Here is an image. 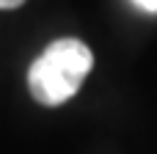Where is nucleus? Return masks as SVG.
<instances>
[{
  "instance_id": "1",
  "label": "nucleus",
  "mask_w": 157,
  "mask_h": 154,
  "mask_svg": "<svg viewBox=\"0 0 157 154\" xmlns=\"http://www.w3.org/2000/svg\"><path fill=\"white\" fill-rule=\"evenodd\" d=\"M91 66H94V55L83 41L58 39L33 61L28 72V88L39 105L47 107L63 105L80 91Z\"/></svg>"
},
{
  "instance_id": "2",
  "label": "nucleus",
  "mask_w": 157,
  "mask_h": 154,
  "mask_svg": "<svg viewBox=\"0 0 157 154\" xmlns=\"http://www.w3.org/2000/svg\"><path fill=\"white\" fill-rule=\"evenodd\" d=\"M132 3H135V6H141L144 11H152V14L157 11V0H132Z\"/></svg>"
},
{
  "instance_id": "3",
  "label": "nucleus",
  "mask_w": 157,
  "mask_h": 154,
  "mask_svg": "<svg viewBox=\"0 0 157 154\" xmlns=\"http://www.w3.org/2000/svg\"><path fill=\"white\" fill-rule=\"evenodd\" d=\"M25 0H0V8H17V6H22Z\"/></svg>"
}]
</instances>
